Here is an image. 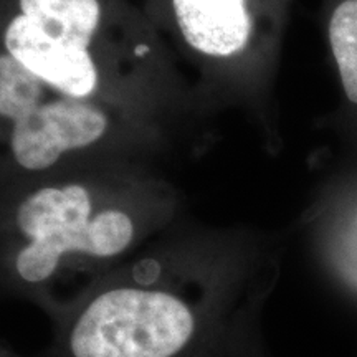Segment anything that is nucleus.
<instances>
[{
  "label": "nucleus",
  "mask_w": 357,
  "mask_h": 357,
  "mask_svg": "<svg viewBox=\"0 0 357 357\" xmlns=\"http://www.w3.org/2000/svg\"><path fill=\"white\" fill-rule=\"evenodd\" d=\"M20 15L7 29L33 42L89 53L101 19L98 0H19Z\"/></svg>",
  "instance_id": "nucleus-4"
},
{
  "label": "nucleus",
  "mask_w": 357,
  "mask_h": 357,
  "mask_svg": "<svg viewBox=\"0 0 357 357\" xmlns=\"http://www.w3.org/2000/svg\"><path fill=\"white\" fill-rule=\"evenodd\" d=\"M172 7L185 42L204 55L231 56L248 42L245 0H172Z\"/></svg>",
  "instance_id": "nucleus-5"
},
{
  "label": "nucleus",
  "mask_w": 357,
  "mask_h": 357,
  "mask_svg": "<svg viewBox=\"0 0 357 357\" xmlns=\"http://www.w3.org/2000/svg\"><path fill=\"white\" fill-rule=\"evenodd\" d=\"M184 253L96 284L52 319L42 357H247L242 311Z\"/></svg>",
  "instance_id": "nucleus-1"
},
{
  "label": "nucleus",
  "mask_w": 357,
  "mask_h": 357,
  "mask_svg": "<svg viewBox=\"0 0 357 357\" xmlns=\"http://www.w3.org/2000/svg\"><path fill=\"white\" fill-rule=\"evenodd\" d=\"M329 40L346 95L357 105V0H344L334 10Z\"/></svg>",
  "instance_id": "nucleus-6"
},
{
  "label": "nucleus",
  "mask_w": 357,
  "mask_h": 357,
  "mask_svg": "<svg viewBox=\"0 0 357 357\" xmlns=\"http://www.w3.org/2000/svg\"><path fill=\"white\" fill-rule=\"evenodd\" d=\"M15 242L6 247L0 294L30 298L47 312L52 281L68 263L121 258L142 234V222L118 205H96L79 184L42 187L17 205Z\"/></svg>",
  "instance_id": "nucleus-2"
},
{
  "label": "nucleus",
  "mask_w": 357,
  "mask_h": 357,
  "mask_svg": "<svg viewBox=\"0 0 357 357\" xmlns=\"http://www.w3.org/2000/svg\"><path fill=\"white\" fill-rule=\"evenodd\" d=\"M0 116L13 123V158L29 171L50 169L68 151L95 144L108 128L101 109L58 93L10 55H0Z\"/></svg>",
  "instance_id": "nucleus-3"
},
{
  "label": "nucleus",
  "mask_w": 357,
  "mask_h": 357,
  "mask_svg": "<svg viewBox=\"0 0 357 357\" xmlns=\"http://www.w3.org/2000/svg\"><path fill=\"white\" fill-rule=\"evenodd\" d=\"M0 357H42V356H24V354H19V352H15L12 349V347H8L7 344H2L0 342Z\"/></svg>",
  "instance_id": "nucleus-7"
}]
</instances>
